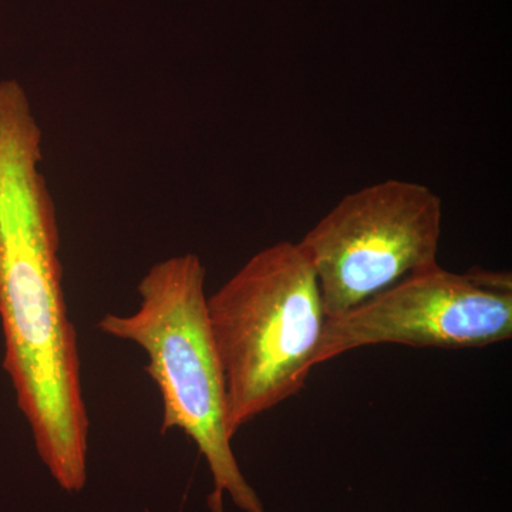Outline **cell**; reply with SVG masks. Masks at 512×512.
<instances>
[{
	"label": "cell",
	"mask_w": 512,
	"mask_h": 512,
	"mask_svg": "<svg viewBox=\"0 0 512 512\" xmlns=\"http://www.w3.org/2000/svg\"><path fill=\"white\" fill-rule=\"evenodd\" d=\"M42 141L0 131V322L3 367L40 460L67 493L87 480L89 416L76 329L63 292L55 201Z\"/></svg>",
	"instance_id": "cell-1"
},
{
	"label": "cell",
	"mask_w": 512,
	"mask_h": 512,
	"mask_svg": "<svg viewBox=\"0 0 512 512\" xmlns=\"http://www.w3.org/2000/svg\"><path fill=\"white\" fill-rule=\"evenodd\" d=\"M137 311L107 313L97 328L146 352L148 376L163 403L161 433L181 430L207 461L214 480L212 512L228 494L239 510L266 512L232 450L227 384L208 319L205 268L200 256H171L151 266L138 285Z\"/></svg>",
	"instance_id": "cell-2"
},
{
	"label": "cell",
	"mask_w": 512,
	"mask_h": 512,
	"mask_svg": "<svg viewBox=\"0 0 512 512\" xmlns=\"http://www.w3.org/2000/svg\"><path fill=\"white\" fill-rule=\"evenodd\" d=\"M207 311L234 437L305 387L328 318L308 258L289 241L256 252L207 298Z\"/></svg>",
	"instance_id": "cell-3"
},
{
	"label": "cell",
	"mask_w": 512,
	"mask_h": 512,
	"mask_svg": "<svg viewBox=\"0 0 512 512\" xmlns=\"http://www.w3.org/2000/svg\"><path fill=\"white\" fill-rule=\"evenodd\" d=\"M443 202L427 185L379 181L345 195L298 242L333 319L439 265Z\"/></svg>",
	"instance_id": "cell-4"
},
{
	"label": "cell",
	"mask_w": 512,
	"mask_h": 512,
	"mask_svg": "<svg viewBox=\"0 0 512 512\" xmlns=\"http://www.w3.org/2000/svg\"><path fill=\"white\" fill-rule=\"evenodd\" d=\"M511 338L512 293L488 291L436 265L328 319L313 365L365 346L473 349Z\"/></svg>",
	"instance_id": "cell-5"
}]
</instances>
